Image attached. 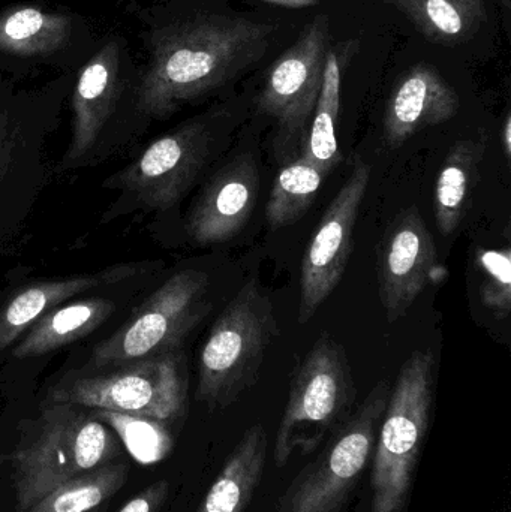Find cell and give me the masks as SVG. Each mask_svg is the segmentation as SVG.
Returning a JSON list of instances; mask_svg holds the SVG:
<instances>
[{"label": "cell", "instance_id": "30", "mask_svg": "<svg viewBox=\"0 0 511 512\" xmlns=\"http://www.w3.org/2000/svg\"><path fill=\"white\" fill-rule=\"evenodd\" d=\"M390 5L396 6L401 12H407L408 6H410L411 0H386Z\"/></svg>", "mask_w": 511, "mask_h": 512}, {"label": "cell", "instance_id": "13", "mask_svg": "<svg viewBox=\"0 0 511 512\" xmlns=\"http://www.w3.org/2000/svg\"><path fill=\"white\" fill-rule=\"evenodd\" d=\"M210 132L206 119L188 120L162 135L120 173L117 185L155 210L173 207L197 179L209 155Z\"/></svg>", "mask_w": 511, "mask_h": 512}, {"label": "cell", "instance_id": "12", "mask_svg": "<svg viewBox=\"0 0 511 512\" xmlns=\"http://www.w3.org/2000/svg\"><path fill=\"white\" fill-rule=\"evenodd\" d=\"M369 180L371 167L359 159L306 246L300 273V324L314 318L347 270L353 251L354 228Z\"/></svg>", "mask_w": 511, "mask_h": 512}, {"label": "cell", "instance_id": "14", "mask_svg": "<svg viewBox=\"0 0 511 512\" xmlns=\"http://www.w3.org/2000/svg\"><path fill=\"white\" fill-rule=\"evenodd\" d=\"M437 264L431 231L419 207L402 210L384 233L377 249V279L387 321L407 315Z\"/></svg>", "mask_w": 511, "mask_h": 512}, {"label": "cell", "instance_id": "5", "mask_svg": "<svg viewBox=\"0 0 511 512\" xmlns=\"http://www.w3.org/2000/svg\"><path fill=\"white\" fill-rule=\"evenodd\" d=\"M354 399L356 385L344 346L321 334L291 379L273 447L275 465L282 468L294 454L318 450L350 417Z\"/></svg>", "mask_w": 511, "mask_h": 512}, {"label": "cell", "instance_id": "3", "mask_svg": "<svg viewBox=\"0 0 511 512\" xmlns=\"http://www.w3.org/2000/svg\"><path fill=\"white\" fill-rule=\"evenodd\" d=\"M431 349L402 364L381 418L372 453L371 512H405L431 427L435 393Z\"/></svg>", "mask_w": 511, "mask_h": 512}, {"label": "cell", "instance_id": "26", "mask_svg": "<svg viewBox=\"0 0 511 512\" xmlns=\"http://www.w3.org/2000/svg\"><path fill=\"white\" fill-rule=\"evenodd\" d=\"M482 282L480 298L483 304L497 316L506 319L511 309V251L506 246L500 251H479L477 254Z\"/></svg>", "mask_w": 511, "mask_h": 512}, {"label": "cell", "instance_id": "18", "mask_svg": "<svg viewBox=\"0 0 511 512\" xmlns=\"http://www.w3.org/2000/svg\"><path fill=\"white\" fill-rule=\"evenodd\" d=\"M269 439L261 424L245 430L195 512H245L266 469Z\"/></svg>", "mask_w": 511, "mask_h": 512}, {"label": "cell", "instance_id": "22", "mask_svg": "<svg viewBox=\"0 0 511 512\" xmlns=\"http://www.w3.org/2000/svg\"><path fill=\"white\" fill-rule=\"evenodd\" d=\"M128 465L110 462L57 486L26 512H90L113 498L128 481Z\"/></svg>", "mask_w": 511, "mask_h": 512}, {"label": "cell", "instance_id": "28", "mask_svg": "<svg viewBox=\"0 0 511 512\" xmlns=\"http://www.w3.org/2000/svg\"><path fill=\"white\" fill-rule=\"evenodd\" d=\"M266 2L275 3L284 8H308V6L317 5L320 0H266Z\"/></svg>", "mask_w": 511, "mask_h": 512}, {"label": "cell", "instance_id": "4", "mask_svg": "<svg viewBox=\"0 0 511 512\" xmlns=\"http://www.w3.org/2000/svg\"><path fill=\"white\" fill-rule=\"evenodd\" d=\"M279 325L269 294L249 280L212 325L198 360L197 400L224 411L251 390Z\"/></svg>", "mask_w": 511, "mask_h": 512}, {"label": "cell", "instance_id": "15", "mask_svg": "<svg viewBox=\"0 0 511 512\" xmlns=\"http://www.w3.org/2000/svg\"><path fill=\"white\" fill-rule=\"evenodd\" d=\"M260 171L251 155H242L207 183L189 213L186 231L198 246L221 245L243 230L257 203Z\"/></svg>", "mask_w": 511, "mask_h": 512}, {"label": "cell", "instance_id": "23", "mask_svg": "<svg viewBox=\"0 0 511 512\" xmlns=\"http://www.w3.org/2000/svg\"><path fill=\"white\" fill-rule=\"evenodd\" d=\"M324 179L326 176L302 156L282 165L266 204L270 230L296 224L314 203Z\"/></svg>", "mask_w": 511, "mask_h": 512}, {"label": "cell", "instance_id": "27", "mask_svg": "<svg viewBox=\"0 0 511 512\" xmlns=\"http://www.w3.org/2000/svg\"><path fill=\"white\" fill-rule=\"evenodd\" d=\"M168 493H170L168 481H156V483L150 484L149 487L141 490L119 512H156L167 501Z\"/></svg>", "mask_w": 511, "mask_h": 512}, {"label": "cell", "instance_id": "17", "mask_svg": "<svg viewBox=\"0 0 511 512\" xmlns=\"http://www.w3.org/2000/svg\"><path fill=\"white\" fill-rule=\"evenodd\" d=\"M137 273L138 267L135 265H116L98 273L80 274L27 286L0 307V352L9 348L45 313L69 298L108 283L120 282Z\"/></svg>", "mask_w": 511, "mask_h": 512}, {"label": "cell", "instance_id": "31", "mask_svg": "<svg viewBox=\"0 0 511 512\" xmlns=\"http://www.w3.org/2000/svg\"><path fill=\"white\" fill-rule=\"evenodd\" d=\"M161 2H164V0H129V3H135V5H143V3H146V5H155V3Z\"/></svg>", "mask_w": 511, "mask_h": 512}, {"label": "cell", "instance_id": "7", "mask_svg": "<svg viewBox=\"0 0 511 512\" xmlns=\"http://www.w3.org/2000/svg\"><path fill=\"white\" fill-rule=\"evenodd\" d=\"M177 352L120 364L107 373L69 376L51 388L48 402L140 415L167 424L180 420L188 405V384Z\"/></svg>", "mask_w": 511, "mask_h": 512}, {"label": "cell", "instance_id": "29", "mask_svg": "<svg viewBox=\"0 0 511 512\" xmlns=\"http://www.w3.org/2000/svg\"><path fill=\"white\" fill-rule=\"evenodd\" d=\"M503 144L504 153H506L507 159L511 156V116L507 114L506 120L503 125Z\"/></svg>", "mask_w": 511, "mask_h": 512}, {"label": "cell", "instance_id": "8", "mask_svg": "<svg viewBox=\"0 0 511 512\" xmlns=\"http://www.w3.org/2000/svg\"><path fill=\"white\" fill-rule=\"evenodd\" d=\"M209 276L183 270L159 286L113 336L93 349L92 366L107 369L174 352L212 309Z\"/></svg>", "mask_w": 511, "mask_h": 512}, {"label": "cell", "instance_id": "33", "mask_svg": "<svg viewBox=\"0 0 511 512\" xmlns=\"http://www.w3.org/2000/svg\"><path fill=\"white\" fill-rule=\"evenodd\" d=\"M3 460H5V457L0 456V465H2Z\"/></svg>", "mask_w": 511, "mask_h": 512}, {"label": "cell", "instance_id": "16", "mask_svg": "<svg viewBox=\"0 0 511 512\" xmlns=\"http://www.w3.org/2000/svg\"><path fill=\"white\" fill-rule=\"evenodd\" d=\"M459 96L443 75L429 65L413 66L396 84L384 116V140L390 149L423 129L458 114Z\"/></svg>", "mask_w": 511, "mask_h": 512}, {"label": "cell", "instance_id": "9", "mask_svg": "<svg viewBox=\"0 0 511 512\" xmlns=\"http://www.w3.org/2000/svg\"><path fill=\"white\" fill-rule=\"evenodd\" d=\"M141 63L122 33L99 36L90 59L75 74L71 92L72 135L65 165L89 155L120 114L138 110Z\"/></svg>", "mask_w": 511, "mask_h": 512}, {"label": "cell", "instance_id": "19", "mask_svg": "<svg viewBox=\"0 0 511 512\" xmlns=\"http://www.w3.org/2000/svg\"><path fill=\"white\" fill-rule=\"evenodd\" d=\"M354 42L327 48L320 95L299 156L311 162L324 176H329L342 161L336 138V122L341 107L342 74L353 56Z\"/></svg>", "mask_w": 511, "mask_h": 512}, {"label": "cell", "instance_id": "32", "mask_svg": "<svg viewBox=\"0 0 511 512\" xmlns=\"http://www.w3.org/2000/svg\"><path fill=\"white\" fill-rule=\"evenodd\" d=\"M501 3H503L506 8H510V0H500Z\"/></svg>", "mask_w": 511, "mask_h": 512}, {"label": "cell", "instance_id": "21", "mask_svg": "<svg viewBox=\"0 0 511 512\" xmlns=\"http://www.w3.org/2000/svg\"><path fill=\"white\" fill-rule=\"evenodd\" d=\"M485 152L482 140L458 141L447 152L438 171L434 195L435 221L443 236H452L467 216Z\"/></svg>", "mask_w": 511, "mask_h": 512}, {"label": "cell", "instance_id": "1", "mask_svg": "<svg viewBox=\"0 0 511 512\" xmlns=\"http://www.w3.org/2000/svg\"><path fill=\"white\" fill-rule=\"evenodd\" d=\"M140 26L138 110L144 119H167L200 101L260 62L275 24L216 12L207 0L129 3Z\"/></svg>", "mask_w": 511, "mask_h": 512}, {"label": "cell", "instance_id": "20", "mask_svg": "<svg viewBox=\"0 0 511 512\" xmlns=\"http://www.w3.org/2000/svg\"><path fill=\"white\" fill-rule=\"evenodd\" d=\"M116 307L107 298H87L54 307L27 330L29 333L15 346L12 357H42L78 342L110 318Z\"/></svg>", "mask_w": 511, "mask_h": 512}, {"label": "cell", "instance_id": "2", "mask_svg": "<svg viewBox=\"0 0 511 512\" xmlns=\"http://www.w3.org/2000/svg\"><path fill=\"white\" fill-rule=\"evenodd\" d=\"M120 450L113 430L83 408L50 403L35 423L21 430L11 454L17 511L26 512L65 481L113 462Z\"/></svg>", "mask_w": 511, "mask_h": 512}, {"label": "cell", "instance_id": "11", "mask_svg": "<svg viewBox=\"0 0 511 512\" xmlns=\"http://www.w3.org/2000/svg\"><path fill=\"white\" fill-rule=\"evenodd\" d=\"M327 41L329 20L318 15L270 66L258 95V111L276 123L279 144L296 149L297 155L305 144L320 95Z\"/></svg>", "mask_w": 511, "mask_h": 512}, {"label": "cell", "instance_id": "24", "mask_svg": "<svg viewBox=\"0 0 511 512\" xmlns=\"http://www.w3.org/2000/svg\"><path fill=\"white\" fill-rule=\"evenodd\" d=\"M405 15L426 38L441 44L473 38L486 18L483 0H411Z\"/></svg>", "mask_w": 511, "mask_h": 512}, {"label": "cell", "instance_id": "25", "mask_svg": "<svg viewBox=\"0 0 511 512\" xmlns=\"http://www.w3.org/2000/svg\"><path fill=\"white\" fill-rule=\"evenodd\" d=\"M90 415L110 427L123 447L141 465L161 462L173 447V436L167 423L162 421L102 409H92Z\"/></svg>", "mask_w": 511, "mask_h": 512}, {"label": "cell", "instance_id": "6", "mask_svg": "<svg viewBox=\"0 0 511 512\" xmlns=\"http://www.w3.org/2000/svg\"><path fill=\"white\" fill-rule=\"evenodd\" d=\"M390 384L378 381L354 414L336 427L320 453L278 499L276 512H341L368 469Z\"/></svg>", "mask_w": 511, "mask_h": 512}, {"label": "cell", "instance_id": "10", "mask_svg": "<svg viewBox=\"0 0 511 512\" xmlns=\"http://www.w3.org/2000/svg\"><path fill=\"white\" fill-rule=\"evenodd\" d=\"M98 36L89 20L69 8L41 2L0 9V72L26 75L48 66L74 72L90 59Z\"/></svg>", "mask_w": 511, "mask_h": 512}]
</instances>
